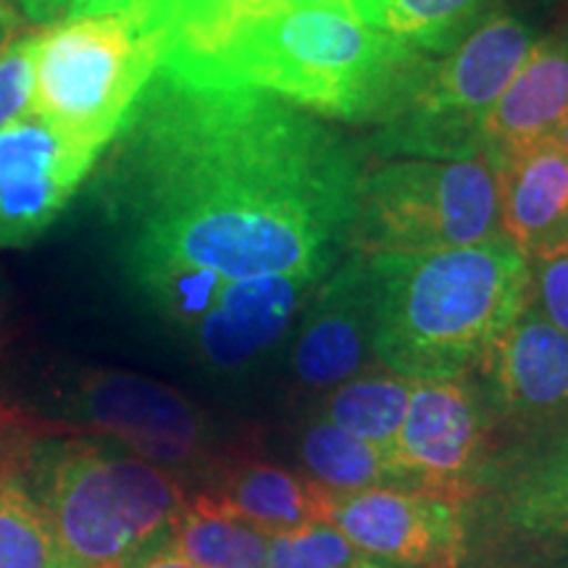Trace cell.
<instances>
[{
    "mask_svg": "<svg viewBox=\"0 0 568 568\" xmlns=\"http://www.w3.org/2000/svg\"><path fill=\"white\" fill-rule=\"evenodd\" d=\"M376 284L372 258L347 253L305 305L290 347V379L305 395H324L379 366L374 358Z\"/></svg>",
    "mask_w": 568,
    "mask_h": 568,
    "instance_id": "cell-12",
    "label": "cell"
},
{
    "mask_svg": "<svg viewBox=\"0 0 568 568\" xmlns=\"http://www.w3.org/2000/svg\"><path fill=\"white\" fill-rule=\"evenodd\" d=\"M414 387V379L387 372L385 366H374L324 393L316 414L347 435L366 439L393 456Z\"/></svg>",
    "mask_w": 568,
    "mask_h": 568,
    "instance_id": "cell-21",
    "label": "cell"
},
{
    "mask_svg": "<svg viewBox=\"0 0 568 568\" xmlns=\"http://www.w3.org/2000/svg\"><path fill=\"white\" fill-rule=\"evenodd\" d=\"M368 560L343 531L326 521L280 531L268 539L266 568H361Z\"/></svg>",
    "mask_w": 568,
    "mask_h": 568,
    "instance_id": "cell-25",
    "label": "cell"
},
{
    "mask_svg": "<svg viewBox=\"0 0 568 568\" xmlns=\"http://www.w3.org/2000/svg\"><path fill=\"white\" fill-rule=\"evenodd\" d=\"M374 358L414 382L474 376L531 301V266L506 237L372 258Z\"/></svg>",
    "mask_w": 568,
    "mask_h": 568,
    "instance_id": "cell-3",
    "label": "cell"
},
{
    "mask_svg": "<svg viewBox=\"0 0 568 568\" xmlns=\"http://www.w3.org/2000/svg\"><path fill=\"white\" fill-rule=\"evenodd\" d=\"M21 27H24V19L19 17L17 9H13L9 0H0V53L19 38Z\"/></svg>",
    "mask_w": 568,
    "mask_h": 568,
    "instance_id": "cell-29",
    "label": "cell"
},
{
    "mask_svg": "<svg viewBox=\"0 0 568 568\" xmlns=\"http://www.w3.org/2000/svg\"><path fill=\"white\" fill-rule=\"evenodd\" d=\"M474 379L493 410L497 439L539 429L568 414V337L529 301Z\"/></svg>",
    "mask_w": 568,
    "mask_h": 568,
    "instance_id": "cell-13",
    "label": "cell"
},
{
    "mask_svg": "<svg viewBox=\"0 0 568 568\" xmlns=\"http://www.w3.org/2000/svg\"><path fill=\"white\" fill-rule=\"evenodd\" d=\"M24 21L38 27H51L59 21L95 13H122L151 6L153 0H9Z\"/></svg>",
    "mask_w": 568,
    "mask_h": 568,
    "instance_id": "cell-28",
    "label": "cell"
},
{
    "mask_svg": "<svg viewBox=\"0 0 568 568\" xmlns=\"http://www.w3.org/2000/svg\"><path fill=\"white\" fill-rule=\"evenodd\" d=\"M322 282L305 276H264L230 284L184 335L211 372L251 374L272 358L295 329Z\"/></svg>",
    "mask_w": 568,
    "mask_h": 568,
    "instance_id": "cell-15",
    "label": "cell"
},
{
    "mask_svg": "<svg viewBox=\"0 0 568 568\" xmlns=\"http://www.w3.org/2000/svg\"><path fill=\"white\" fill-rule=\"evenodd\" d=\"M432 61L351 9L314 6L253 21L187 74L166 77L190 88L258 90L322 116L382 126Z\"/></svg>",
    "mask_w": 568,
    "mask_h": 568,
    "instance_id": "cell-2",
    "label": "cell"
},
{
    "mask_svg": "<svg viewBox=\"0 0 568 568\" xmlns=\"http://www.w3.org/2000/svg\"><path fill=\"white\" fill-rule=\"evenodd\" d=\"M497 445V426L474 376L416 382L393 458L414 489L460 500Z\"/></svg>",
    "mask_w": 568,
    "mask_h": 568,
    "instance_id": "cell-10",
    "label": "cell"
},
{
    "mask_svg": "<svg viewBox=\"0 0 568 568\" xmlns=\"http://www.w3.org/2000/svg\"><path fill=\"white\" fill-rule=\"evenodd\" d=\"M324 521L368 558L400 568H458L460 506L432 489L326 493Z\"/></svg>",
    "mask_w": 568,
    "mask_h": 568,
    "instance_id": "cell-11",
    "label": "cell"
},
{
    "mask_svg": "<svg viewBox=\"0 0 568 568\" xmlns=\"http://www.w3.org/2000/svg\"><path fill=\"white\" fill-rule=\"evenodd\" d=\"M9 303H11V284L6 280V274L0 272V326H3V318L9 314Z\"/></svg>",
    "mask_w": 568,
    "mask_h": 568,
    "instance_id": "cell-31",
    "label": "cell"
},
{
    "mask_svg": "<svg viewBox=\"0 0 568 568\" xmlns=\"http://www.w3.org/2000/svg\"><path fill=\"white\" fill-rule=\"evenodd\" d=\"M38 32L24 34L0 53V132L32 113Z\"/></svg>",
    "mask_w": 568,
    "mask_h": 568,
    "instance_id": "cell-26",
    "label": "cell"
},
{
    "mask_svg": "<svg viewBox=\"0 0 568 568\" xmlns=\"http://www.w3.org/2000/svg\"><path fill=\"white\" fill-rule=\"evenodd\" d=\"M293 445L303 477L326 493H361L374 487L414 489L387 450L347 435L318 414L297 426Z\"/></svg>",
    "mask_w": 568,
    "mask_h": 568,
    "instance_id": "cell-20",
    "label": "cell"
},
{
    "mask_svg": "<svg viewBox=\"0 0 568 568\" xmlns=\"http://www.w3.org/2000/svg\"><path fill=\"white\" fill-rule=\"evenodd\" d=\"M69 414L84 435L126 447L176 479L216 477L237 456V445L180 389L126 372H84L69 393Z\"/></svg>",
    "mask_w": 568,
    "mask_h": 568,
    "instance_id": "cell-9",
    "label": "cell"
},
{
    "mask_svg": "<svg viewBox=\"0 0 568 568\" xmlns=\"http://www.w3.org/2000/svg\"><path fill=\"white\" fill-rule=\"evenodd\" d=\"M552 140H556V142H558V145H560V148H564V151L568 153V122H566L564 126H560V130H558V134H556V138H552Z\"/></svg>",
    "mask_w": 568,
    "mask_h": 568,
    "instance_id": "cell-32",
    "label": "cell"
},
{
    "mask_svg": "<svg viewBox=\"0 0 568 568\" xmlns=\"http://www.w3.org/2000/svg\"><path fill=\"white\" fill-rule=\"evenodd\" d=\"M351 11L426 55H447L487 17L489 0H351Z\"/></svg>",
    "mask_w": 568,
    "mask_h": 568,
    "instance_id": "cell-22",
    "label": "cell"
},
{
    "mask_svg": "<svg viewBox=\"0 0 568 568\" xmlns=\"http://www.w3.org/2000/svg\"><path fill=\"white\" fill-rule=\"evenodd\" d=\"M95 163L34 113L6 126L0 132V251L34 243Z\"/></svg>",
    "mask_w": 568,
    "mask_h": 568,
    "instance_id": "cell-14",
    "label": "cell"
},
{
    "mask_svg": "<svg viewBox=\"0 0 568 568\" xmlns=\"http://www.w3.org/2000/svg\"><path fill=\"white\" fill-rule=\"evenodd\" d=\"M111 142L98 203L134 284L182 332L230 284L322 282L345 253L358 161L293 103L155 71Z\"/></svg>",
    "mask_w": 568,
    "mask_h": 568,
    "instance_id": "cell-1",
    "label": "cell"
},
{
    "mask_svg": "<svg viewBox=\"0 0 568 568\" xmlns=\"http://www.w3.org/2000/svg\"><path fill=\"white\" fill-rule=\"evenodd\" d=\"M0 568H63L55 535L24 485H0Z\"/></svg>",
    "mask_w": 568,
    "mask_h": 568,
    "instance_id": "cell-24",
    "label": "cell"
},
{
    "mask_svg": "<svg viewBox=\"0 0 568 568\" xmlns=\"http://www.w3.org/2000/svg\"><path fill=\"white\" fill-rule=\"evenodd\" d=\"M268 539V531L195 495L174 521L163 550L201 568H266Z\"/></svg>",
    "mask_w": 568,
    "mask_h": 568,
    "instance_id": "cell-23",
    "label": "cell"
},
{
    "mask_svg": "<svg viewBox=\"0 0 568 568\" xmlns=\"http://www.w3.org/2000/svg\"><path fill=\"white\" fill-rule=\"evenodd\" d=\"M126 568H201V566H195V564H190V560L161 550V552H155V556L140 560V564H134V566H126Z\"/></svg>",
    "mask_w": 568,
    "mask_h": 568,
    "instance_id": "cell-30",
    "label": "cell"
},
{
    "mask_svg": "<svg viewBox=\"0 0 568 568\" xmlns=\"http://www.w3.org/2000/svg\"><path fill=\"white\" fill-rule=\"evenodd\" d=\"M27 487L48 516L63 568H126L166 548L187 506L182 481L90 435L42 437Z\"/></svg>",
    "mask_w": 568,
    "mask_h": 568,
    "instance_id": "cell-4",
    "label": "cell"
},
{
    "mask_svg": "<svg viewBox=\"0 0 568 568\" xmlns=\"http://www.w3.org/2000/svg\"><path fill=\"white\" fill-rule=\"evenodd\" d=\"M159 67L142 9L77 17L38 30L32 113L101 159Z\"/></svg>",
    "mask_w": 568,
    "mask_h": 568,
    "instance_id": "cell-5",
    "label": "cell"
},
{
    "mask_svg": "<svg viewBox=\"0 0 568 568\" xmlns=\"http://www.w3.org/2000/svg\"><path fill=\"white\" fill-rule=\"evenodd\" d=\"M458 506V568H568V414L497 439Z\"/></svg>",
    "mask_w": 568,
    "mask_h": 568,
    "instance_id": "cell-6",
    "label": "cell"
},
{
    "mask_svg": "<svg viewBox=\"0 0 568 568\" xmlns=\"http://www.w3.org/2000/svg\"><path fill=\"white\" fill-rule=\"evenodd\" d=\"M361 568H400V566H393V564H385V560H374V558H368L364 566Z\"/></svg>",
    "mask_w": 568,
    "mask_h": 568,
    "instance_id": "cell-33",
    "label": "cell"
},
{
    "mask_svg": "<svg viewBox=\"0 0 568 568\" xmlns=\"http://www.w3.org/2000/svg\"><path fill=\"white\" fill-rule=\"evenodd\" d=\"M535 30L508 9H493L464 42L435 59L372 145L379 155L426 161L477 159L481 124L529 59Z\"/></svg>",
    "mask_w": 568,
    "mask_h": 568,
    "instance_id": "cell-8",
    "label": "cell"
},
{
    "mask_svg": "<svg viewBox=\"0 0 568 568\" xmlns=\"http://www.w3.org/2000/svg\"><path fill=\"white\" fill-rule=\"evenodd\" d=\"M500 232L524 258L539 261L568 247V153L539 142L497 169Z\"/></svg>",
    "mask_w": 568,
    "mask_h": 568,
    "instance_id": "cell-17",
    "label": "cell"
},
{
    "mask_svg": "<svg viewBox=\"0 0 568 568\" xmlns=\"http://www.w3.org/2000/svg\"><path fill=\"white\" fill-rule=\"evenodd\" d=\"M197 495L268 535L324 521L326 489L303 474L255 460L245 453H237Z\"/></svg>",
    "mask_w": 568,
    "mask_h": 568,
    "instance_id": "cell-19",
    "label": "cell"
},
{
    "mask_svg": "<svg viewBox=\"0 0 568 568\" xmlns=\"http://www.w3.org/2000/svg\"><path fill=\"white\" fill-rule=\"evenodd\" d=\"M500 195L489 163L387 161L361 172L345 253L418 255L500 237Z\"/></svg>",
    "mask_w": 568,
    "mask_h": 568,
    "instance_id": "cell-7",
    "label": "cell"
},
{
    "mask_svg": "<svg viewBox=\"0 0 568 568\" xmlns=\"http://www.w3.org/2000/svg\"><path fill=\"white\" fill-rule=\"evenodd\" d=\"M314 6L351 9V0H153L142 11L159 38L155 71L182 77L253 21Z\"/></svg>",
    "mask_w": 568,
    "mask_h": 568,
    "instance_id": "cell-18",
    "label": "cell"
},
{
    "mask_svg": "<svg viewBox=\"0 0 568 568\" xmlns=\"http://www.w3.org/2000/svg\"><path fill=\"white\" fill-rule=\"evenodd\" d=\"M529 266L531 305L568 337V247Z\"/></svg>",
    "mask_w": 568,
    "mask_h": 568,
    "instance_id": "cell-27",
    "label": "cell"
},
{
    "mask_svg": "<svg viewBox=\"0 0 568 568\" xmlns=\"http://www.w3.org/2000/svg\"><path fill=\"white\" fill-rule=\"evenodd\" d=\"M566 122L568 32L535 42L529 59L481 124L479 155L497 172L514 155L556 138Z\"/></svg>",
    "mask_w": 568,
    "mask_h": 568,
    "instance_id": "cell-16",
    "label": "cell"
}]
</instances>
